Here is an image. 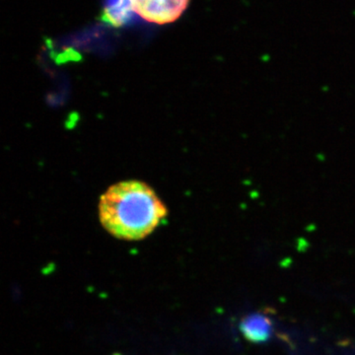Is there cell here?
<instances>
[{
  "instance_id": "3957f363",
  "label": "cell",
  "mask_w": 355,
  "mask_h": 355,
  "mask_svg": "<svg viewBox=\"0 0 355 355\" xmlns=\"http://www.w3.org/2000/svg\"><path fill=\"white\" fill-rule=\"evenodd\" d=\"M135 15L130 0H105L101 19L113 27H121L133 22Z\"/></svg>"
},
{
  "instance_id": "7a4b0ae2",
  "label": "cell",
  "mask_w": 355,
  "mask_h": 355,
  "mask_svg": "<svg viewBox=\"0 0 355 355\" xmlns=\"http://www.w3.org/2000/svg\"><path fill=\"white\" fill-rule=\"evenodd\" d=\"M133 12L146 22L170 24L179 19L190 0H130Z\"/></svg>"
},
{
  "instance_id": "6da1fadb",
  "label": "cell",
  "mask_w": 355,
  "mask_h": 355,
  "mask_svg": "<svg viewBox=\"0 0 355 355\" xmlns=\"http://www.w3.org/2000/svg\"><path fill=\"white\" fill-rule=\"evenodd\" d=\"M167 214L164 203L144 182L114 184L99 202L103 227L114 237L128 241H137L150 235Z\"/></svg>"
},
{
  "instance_id": "277c9868",
  "label": "cell",
  "mask_w": 355,
  "mask_h": 355,
  "mask_svg": "<svg viewBox=\"0 0 355 355\" xmlns=\"http://www.w3.org/2000/svg\"><path fill=\"white\" fill-rule=\"evenodd\" d=\"M240 329L245 338L253 343L266 342L272 333L270 320L261 315H252L246 318L242 322Z\"/></svg>"
}]
</instances>
